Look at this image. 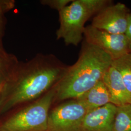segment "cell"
<instances>
[{
  "label": "cell",
  "instance_id": "11",
  "mask_svg": "<svg viewBox=\"0 0 131 131\" xmlns=\"http://www.w3.org/2000/svg\"><path fill=\"white\" fill-rule=\"evenodd\" d=\"M111 66L118 71L127 89L131 94V52L113 60Z\"/></svg>",
  "mask_w": 131,
  "mask_h": 131
},
{
  "label": "cell",
  "instance_id": "7",
  "mask_svg": "<svg viewBox=\"0 0 131 131\" xmlns=\"http://www.w3.org/2000/svg\"><path fill=\"white\" fill-rule=\"evenodd\" d=\"M129 13L126 5L121 3L107 5L95 15L91 25L106 32L125 34Z\"/></svg>",
  "mask_w": 131,
  "mask_h": 131
},
{
  "label": "cell",
  "instance_id": "6",
  "mask_svg": "<svg viewBox=\"0 0 131 131\" xmlns=\"http://www.w3.org/2000/svg\"><path fill=\"white\" fill-rule=\"evenodd\" d=\"M84 36L87 43L100 48L113 60L130 52V41L125 34L108 33L89 25L84 28Z\"/></svg>",
  "mask_w": 131,
  "mask_h": 131
},
{
  "label": "cell",
  "instance_id": "10",
  "mask_svg": "<svg viewBox=\"0 0 131 131\" xmlns=\"http://www.w3.org/2000/svg\"><path fill=\"white\" fill-rule=\"evenodd\" d=\"M76 99L83 103L89 112L110 103L109 94L102 80Z\"/></svg>",
  "mask_w": 131,
  "mask_h": 131
},
{
  "label": "cell",
  "instance_id": "3",
  "mask_svg": "<svg viewBox=\"0 0 131 131\" xmlns=\"http://www.w3.org/2000/svg\"><path fill=\"white\" fill-rule=\"evenodd\" d=\"M106 0H75L59 11V27L57 39H62L67 45L77 46L82 40L85 24L107 5Z\"/></svg>",
  "mask_w": 131,
  "mask_h": 131
},
{
  "label": "cell",
  "instance_id": "15",
  "mask_svg": "<svg viewBox=\"0 0 131 131\" xmlns=\"http://www.w3.org/2000/svg\"><path fill=\"white\" fill-rule=\"evenodd\" d=\"M5 84H0V101H1V96H2V92H3Z\"/></svg>",
  "mask_w": 131,
  "mask_h": 131
},
{
  "label": "cell",
  "instance_id": "17",
  "mask_svg": "<svg viewBox=\"0 0 131 131\" xmlns=\"http://www.w3.org/2000/svg\"></svg>",
  "mask_w": 131,
  "mask_h": 131
},
{
  "label": "cell",
  "instance_id": "9",
  "mask_svg": "<svg viewBox=\"0 0 131 131\" xmlns=\"http://www.w3.org/2000/svg\"><path fill=\"white\" fill-rule=\"evenodd\" d=\"M110 96V103L117 106L131 104V94L128 91L121 75L115 68H109L102 79Z\"/></svg>",
  "mask_w": 131,
  "mask_h": 131
},
{
  "label": "cell",
  "instance_id": "12",
  "mask_svg": "<svg viewBox=\"0 0 131 131\" xmlns=\"http://www.w3.org/2000/svg\"><path fill=\"white\" fill-rule=\"evenodd\" d=\"M113 131H131V105L117 106Z\"/></svg>",
  "mask_w": 131,
  "mask_h": 131
},
{
  "label": "cell",
  "instance_id": "5",
  "mask_svg": "<svg viewBox=\"0 0 131 131\" xmlns=\"http://www.w3.org/2000/svg\"><path fill=\"white\" fill-rule=\"evenodd\" d=\"M88 112L77 99L59 104L49 112L47 131H77Z\"/></svg>",
  "mask_w": 131,
  "mask_h": 131
},
{
  "label": "cell",
  "instance_id": "4",
  "mask_svg": "<svg viewBox=\"0 0 131 131\" xmlns=\"http://www.w3.org/2000/svg\"><path fill=\"white\" fill-rule=\"evenodd\" d=\"M56 95V86L0 124V131H47L49 110Z\"/></svg>",
  "mask_w": 131,
  "mask_h": 131
},
{
  "label": "cell",
  "instance_id": "8",
  "mask_svg": "<svg viewBox=\"0 0 131 131\" xmlns=\"http://www.w3.org/2000/svg\"><path fill=\"white\" fill-rule=\"evenodd\" d=\"M117 106L109 103L89 111L81 122L77 131H113Z\"/></svg>",
  "mask_w": 131,
  "mask_h": 131
},
{
  "label": "cell",
  "instance_id": "14",
  "mask_svg": "<svg viewBox=\"0 0 131 131\" xmlns=\"http://www.w3.org/2000/svg\"><path fill=\"white\" fill-rule=\"evenodd\" d=\"M125 35L131 41V13H129L128 19V24Z\"/></svg>",
  "mask_w": 131,
  "mask_h": 131
},
{
  "label": "cell",
  "instance_id": "16",
  "mask_svg": "<svg viewBox=\"0 0 131 131\" xmlns=\"http://www.w3.org/2000/svg\"><path fill=\"white\" fill-rule=\"evenodd\" d=\"M129 51H130V52H131V41H130V44H129Z\"/></svg>",
  "mask_w": 131,
  "mask_h": 131
},
{
  "label": "cell",
  "instance_id": "13",
  "mask_svg": "<svg viewBox=\"0 0 131 131\" xmlns=\"http://www.w3.org/2000/svg\"><path fill=\"white\" fill-rule=\"evenodd\" d=\"M72 1L71 0H42L40 1V3L57 10L59 12Z\"/></svg>",
  "mask_w": 131,
  "mask_h": 131
},
{
  "label": "cell",
  "instance_id": "2",
  "mask_svg": "<svg viewBox=\"0 0 131 131\" xmlns=\"http://www.w3.org/2000/svg\"><path fill=\"white\" fill-rule=\"evenodd\" d=\"M112 61L102 49L86 42L77 61L56 86L54 101L76 99L88 92L102 80Z\"/></svg>",
  "mask_w": 131,
  "mask_h": 131
},
{
  "label": "cell",
  "instance_id": "1",
  "mask_svg": "<svg viewBox=\"0 0 131 131\" xmlns=\"http://www.w3.org/2000/svg\"><path fill=\"white\" fill-rule=\"evenodd\" d=\"M68 67L56 56L39 53L19 63L14 74L5 84L0 101V112L34 101L55 87Z\"/></svg>",
  "mask_w": 131,
  "mask_h": 131
}]
</instances>
